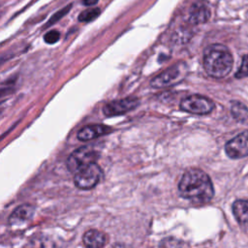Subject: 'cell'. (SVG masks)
<instances>
[{
    "label": "cell",
    "instance_id": "obj_1",
    "mask_svg": "<svg viewBox=\"0 0 248 248\" xmlns=\"http://www.w3.org/2000/svg\"><path fill=\"white\" fill-rule=\"evenodd\" d=\"M178 192L183 199L199 205L209 202L214 195L211 179L200 169H189L183 173Z\"/></svg>",
    "mask_w": 248,
    "mask_h": 248
},
{
    "label": "cell",
    "instance_id": "obj_2",
    "mask_svg": "<svg viewBox=\"0 0 248 248\" xmlns=\"http://www.w3.org/2000/svg\"><path fill=\"white\" fill-rule=\"evenodd\" d=\"M203 68L215 78L227 77L232 69L233 58L229 48L221 44L208 46L203 51Z\"/></svg>",
    "mask_w": 248,
    "mask_h": 248
},
{
    "label": "cell",
    "instance_id": "obj_3",
    "mask_svg": "<svg viewBox=\"0 0 248 248\" xmlns=\"http://www.w3.org/2000/svg\"><path fill=\"white\" fill-rule=\"evenodd\" d=\"M102 175L103 170L99 165L96 162L91 163L75 173V185L82 190L92 189L100 182Z\"/></svg>",
    "mask_w": 248,
    "mask_h": 248
},
{
    "label": "cell",
    "instance_id": "obj_4",
    "mask_svg": "<svg viewBox=\"0 0 248 248\" xmlns=\"http://www.w3.org/2000/svg\"><path fill=\"white\" fill-rule=\"evenodd\" d=\"M99 157V153L90 146H82L76 149L67 159L68 170L76 173L82 168L96 162Z\"/></svg>",
    "mask_w": 248,
    "mask_h": 248
},
{
    "label": "cell",
    "instance_id": "obj_5",
    "mask_svg": "<svg viewBox=\"0 0 248 248\" xmlns=\"http://www.w3.org/2000/svg\"><path fill=\"white\" fill-rule=\"evenodd\" d=\"M186 73V65L184 63H176L167 70L161 72L159 75L155 76L150 84L154 88H164L177 83L182 79Z\"/></svg>",
    "mask_w": 248,
    "mask_h": 248
},
{
    "label": "cell",
    "instance_id": "obj_6",
    "mask_svg": "<svg viewBox=\"0 0 248 248\" xmlns=\"http://www.w3.org/2000/svg\"><path fill=\"white\" fill-rule=\"evenodd\" d=\"M180 108L194 114H207L214 108V103L202 95H190L180 102Z\"/></svg>",
    "mask_w": 248,
    "mask_h": 248
},
{
    "label": "cell",
    "instance_id": "obj_7",
    "mask_svg": "<svg viewBox=\"0 0 248 248\" xmlns=\"http://www.w3.org/2000/svg\"><path fill=\"white\" fill-rule=\"evenodd\" d=\"M227 155L232 159L248 156V130L240 133L225 145Z\"/></svg>",
    "mask_w": 248,
    "mask_h": 248
},
{
    "label": "cell",
    "instance_id": "obj_8",
    "mask_svg": "<svg viewBox=\"0 0 248 248\" xmlns=\"http://www.w3.org/2000/svg\"><path fill=\"white\" fill-rule=\"evenodd\" d=\"M139 99L135 97H128L125 99L115 100L106 104L103 108V112L106 116H115L126 113L139 106Z\"/></svg>",
    "mask_w": 248,
    "mask_h": 248
},
{
    "label": "cell",
    "instance_id": "obj_9",
    "mask_svg": "<svg viewBox=\"0 0 248 248\" xmlns=\"http://www.w3.org/2000/svg\"><path fill=\"white\" fill-rule=\"evenodd\" d=\"M111 132L110 127L102 124H94V125H87L81 128L78 132V139L82 141H87L93 139H96L100 136L108 134Z\"/></svg>",
    "mask_w": 248,
    "mask_h": 248
},
{
    "label": "cell",
    "instance_id": "obj_10",
    "mask_svg": "<svg viewBox=\"0 0 248 248\" xmlns=\"http://www.w3.org/2000/svg\"><path fill=\"white\" fill-rule=\"evenodd\" d=\"M210 17L209 8L202 2L194 3L189 10V21L193 24L206 22Z\"/></svg>",
    "mask_w": 248,
    "mask_h": 248
},
{
    "label": "cell",
    "instance_id": "obj_11",
    "mask_svg": "<svg viewBox=\"0 0 248 248\" xmlns=\"http://www.w3.org/2000/svg\"><path fill=\"white\" fill-rule=\"evenodd\" d=\"M82 242L86 248H103L107 243V235L98 230H89L82 236Z\"/></svg>",
    "mask_w": 248,
    "mask_h": 248
},
{
    "label": "cell",
    "instance_id": "obj_12",
    "mask_svg": "<svg viewBox=\"0 0 248 248\" xmlns=\"http://www.w3.org/2000/svg\"><path fill=\"white\" fill-rule=\"evenodd\" d=\"M35 211V207L31 204H21L16 207L9 217V222L12 225L19 224L28 221L32 218Z\"/></svg>",
    "mask_w": 248,
    "mask_h": 248
},
{
    "label": "cell",
    "instance_id": "obj_13",
    "mask_svg": "<svg viewBox=\"0 0 248 248\" xmlns=\"http://www.w3.org/2000/svg\"><path fill=\"white\" fill-rule=\"evenodd\" d=\"M232 212L239 224L248 223V201L237 200L232 203Z\"/></svg>",
    "mask_w": 248,
    "mask_h": 248
},
{
    "label": "cell",
    "instance_id": "obj_14",
    "mask_svg": "<svg viewBox=\"0 0 248 248\" xmlns=\"http://www.w3.org/2000/svg\"><path fill=\"white\" fill-rule=\"evenodd\" d=\"M231 111L234 119L241 123H248V108L242 103L232 101Z\"/></svg>",
    "mask_w": 248,
    "mask_h": 248
},
{
    "label": "cell",
    "instance_id": "obj_15",
    "mask_svg": "<svg viewBox=\"0 0 248 248\" xmlns=\"http://www.w3.org/2000/svg\"><path fill=\"white\" fill-rule=\"evenodd\" d=\"M101 10L99 8H89L81 12L78 16V20L81 22H89L97 18L100 15Z\"/></svg>",
    "mask_w": 248,
    "mask_h": 248
},
{
    "label": "cell",
    "instance_id": "obj_16",
    "mask_svg": "<svg viewBox=\"0 0 248 248\" xmlns=\"http://www.w3.org/2000/svg\"><path fill=\"white\" fill-rule=\"evenodd\" d=\"M32 245L34 248H54V244L49 241L48 238L43 236H36L32 240Z\"/></svg>",
    "mask_w": 248,
    "mask_h": 248
},
{
    "label": "cell",
    "instance_id": "obj_17",
    "mask_svg": "<svg viewBox=\"0 0 248 248\" xmlns=\"http://www.w3.org/2000/svg\"><path fill=\"white\" fill-rule=\"evenodd\" d=\"M182 241L173 237L164 238L159 244V248H182Z\"/></svg>",
    "mask_w": 248,
    "mask_h": 248
},
{
    "label": "cell",
    "instance_id": "obj_18",
    "mask_svg": "<svg viewBox=\"0 0 248 248\" xmlns=\"http://www.w3.org/2000/svg\"><path fill=\"white\" fill-rule=\"evenodd\" d=\"M71 7H72V4H70V5H68V6H66L65 8H62L61 10H59L58 12H56L50 18H49V20L47 21V23L46 24V27H48V26H50V25H52L54 22H56V21H58L60 18H62L70 10H71Z\"/></svg>",
    "mask_w": 248,
    "mask_h": 248
},
{
    "label": "cell",
    "instance_id": "obj_19",
    "mask_svg": "<svg viewBox=\"0 0 248 248\" xmlns=\"http://www.w3.org/2000/svg\"><path fill=\"white\" fill-rule=\"evenodd\" d=\"M246 77H248V54L242 57L240 67L238 68V71L235 73V78H242Z\"/></svg>",
    "mask_w": 248,
    "mask_h": 248
},
{
    "label": "cell",
    "instance_id": "obj_20",
    "mask_svg": "<svg viewBox=\"0 0 248 248\" xmlns=\"http://www.w3.org/2000/svg\"><path fill=\"white\" fill-rule=\"evenodd\" d=\"M59 38H60V34L57 30H50L47 33H46L44 36L45 42L50 45L57 43L59 41Z\"/></svg>",
    "mask_w": 248,
    "mask_h": 248
},
{
    "label": "cell",
    "instance_id": "obj_21",
    "mask_svg": "<svg viewBox=\"0 0 248 248\" xmlns=\"http://www.w3.org/2000/svg\"><path fill=\"white\" fill-rule=\"evenodd\" d=\"M98 1H99V0H83L82 2H83V4H84L85 6L90 7V6L96 5V4L98 3Z\"/></svg>",
    "mask_w": 248,
    "mask_h": 248
}]
</instances>
